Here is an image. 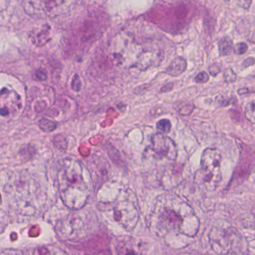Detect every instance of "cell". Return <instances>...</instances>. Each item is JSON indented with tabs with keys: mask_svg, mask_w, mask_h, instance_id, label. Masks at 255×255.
I'll return each instance as SVG.
<instances>
[{
	"mask_svg": "<svg viewBox=\"0 0 255 255\" xmlns=\"http://www.w3.org/2000/svg\"><path fill=\"white\" fill-rule=\"evenodd\" d=\"M151 225L159 237L176 234L194 237L200 228L199 219L191 206L177 195L168 194L158 198Z\"/></svg>",
	"mask_w": 255,
	"mask_h": 255,
	"instance_id": "6da1fadb",
	"label": "cell"
},
{
	"mask_svg": "<svg viewBox=\"0 0 255 255\" xmlns=\"http://www.w3.org/2000/svg\"><path fill=\"white\" fill-rule=\"evenodd\" d=\"M57 179L61 198L67 207L76 210L85 205L90 195V186L85 180L78 160L69 157L59 161Z\"/></svg>",
	"mask_w": 255,
	"mask_h": 255,
	"instance_id": "7a4b0ae2",
	"label": "cell"
},
{
	"mask_svg": "<svg viewBox=\"0 0 255 255\" xmlns=\"http://www.w3.org/2000/svg\"><path fill=\"white\" fill-rule=\"evenodd\" d=\"M221 162L222 155L218 149L207 148L203 152L201 168L196 173L195 179L199 180L207 190H215L222 180Z\"/></svg>",
	"mask_w": 255,
	"mask_h": 255,
	"instance_id": "3957f363",
	"label": "cell"
},
{
	"mask_svg": "<svg viewBox=\"0 0 255 255\" xmlns=\"http://www.w3.org/2000/svg\"><path fill=\"white\" fill-rule=\"evenodd\" d=\"M212 249L219 255H228L237 248L241 236L233 227H213L210 234Z\"/></svg>",
	"mask_w": 255,
	"mask_h": 255,
	"instance_id": "277c9868",
	"label": "cell"
},
{
	"mask_svg": "<svg viewBox=\"0 0 255 255\" xmlns=\"http://www.w3.org/2000/svg\"><path fill=\"white\" fill-rule=\"evenodd\" d=\"M150 150L158 159L175 161L177 156V146L170 137L163 133L154 134L151 138Z\"/></svg>",
	"mask_w": 255,
	"mask_h": 255,
	"instance_id": "5b68a950",
	"label": "cell"
},
{
	"mask_svg": "<svg viewBox=\"0 0 255 255\" xmlns=\"http://www.w3.org/2000/svg\"><path fill=\"white\" fill-rule=\"evenodd\" d=\"M21 98L20 95L8 87H3L1 90V110L2 117L7 118L21 109Z\"/></svg>",
	"mask_w": 255,
	"mask_h": 255,
	"instance_id": "8992f818",
	"label": "cell"
},
{
	"mask_svg": "<svg viewBox=\"0 0 255 255\" xmlns=\"http://www.w3.org/2000/svg\"><path fill=\"white\" fill-rule=\"evenodd\" d=\"M163 58V52L161 49L151 48L143 50L132 67L138 68L140 71H146L149 68L160 65Z\"/></svg>",
	"mask_w": 255,
	"mask_h": 255,
	"instance_id": "52a82bcc",
	"label": "cell"
},
{
	"mask_svg": "<svg viewBox=\"0 0 255 255\" xmlns=\"http://www.w3.org/2000/svg\"><path fill=\"white\" fill-rule=\"evenodd\" d=\"M50 34H51V27L48 23H45L41 27L36 28L32 30L29 38L35 46L42 47L50 41Z\"/></svg>",
	"mask_w": 255,
	"mask_h": 255,
	"instance_id": "ba28073f",
	"label": "cell"
},
{
	"mask_svg": "<svg viewBox=\"0 0 255 255\" xmlns=\"http://www.w3.org/2000/svg\"><path fill=\"white\" fill-rule=\"evenodd\" d=\"M187 65V62L184 58L180 56L174 58L167 68L166 74L171 77H178L186 71Z\"/></svg>",
	"mask_w": 255,
	"mask_h": 255,
	"instance_id": "9c48e42d",
	"label": "cell"
},
{
	"mask_svg": "<svg viewBox=\"0 0 255 255\" xmlns=\"http://www.w3.org/2000/svg\"><path fill=\"white\" fill-rule=\"evenodd\" d=\"M234 48L232 41L228 37H224L219 41V54L221 56H226L231 54Z\"/></svg>",
	"mask_w": 255,
	"mask_h": 255,
	"instance_id": "30bf717a",
	"label": "cell"
},
{
	"mask_svg": "<svg viewBox=\"0 0 255 255\" xmlns=\"http://www.w3.org/2000/svg\"><path fill=\"white\" fill-rule=\"evenodd\" d=\"M38 128H40L41 130L44 132H51L53 131L56 130L57 128V125L53 121L49 120V119H40L37 122Z\"/></svg>",
	"mask_w": 255,
	"mask_h": 255,
	"instance_id": "8fae6325",
	"label": "cell"
},
{
	"mask_svg": "<svg viewBox=\"0 0 255 255\" xmlns=\"http://www.w3.org/2000/svg\"><path fill=\"white\" fill-rule=\"evenodd\" d=\"M245 116L249 122L255 124V99L246 105Z\"/></svg>",
	"mask_w": 255,
	"mask_h": 255,
	"instance_id": "7c38bea8",
	"label": "cell"
},
{
	"mask_svg": "<svg viewBox=\"0 0 255 255\" xmlns=\"http://www.w3.org/2000/svg\"><path fill=\"white\" fill-rule=\"evenodd\" d=\"M36 150L33 146L31 144H23L19 150V154L20 156L23 158H27L28 159L31 157V156L35 155Z\"/></svg>",
	"mask_w": 255,
	"mask_h": 255,
	"instance_id": "4fadbf2b",
	"label": "cell"
},
{
	"mask_svg": "<svg viewBox=\"0 0 255 255\" xmlns=\"http://www.w3.org/2000/svg\"><path fill=\"white\" fill-rule=\"evenodd\" d=\"M156 128L161 133H168L171 129V122L168 119H161L156 123Z\"/></svg>",
	"mask_w": 255,
	"mask_h": 255,
	"instance_id": "5bb4252c",
	"label": "cell"
},
{
	"mask_svg": "<svg viewBox=\"0 0 255 255\" xmlns=\"http://www.w3.org/2000/svg\"><path fill=\"white\" fill-rule=\"evenodd\" d=\"M33 80L35 81L44 82L47 80V72L44 68H38L34 71Z\"/></svg>",
	"mask_w": 255,
	"mask_h": 255,
	"instance_id": "9a60e30c",
	"label": "cell"
},
{
	"mask_svg": "<svg viewBox=\"0 0 255 255\" xmlns=\"http://www.w3.org/2000/svg\"><path fill=\"white\" fill-rule=\"evenodd\" d=\"M224 80H225V83H234L237 80V74L234 73V71L231 68H227L224 71Z\"/></svg>",
	"mask_w": 255,
	"mask_h": 255,
	"instance_id": "2e32d148",
	"label": "cell"
},
{
	"mask_svg": "<svg viewBox=\"0 0 255 255\" xmlns=\"http://www.w3.org/2000/svg\"><path fill=\"white\" fill-rule=\"evenodd\" d=\"M121 247L125 248V249H122V253L124 254V255H141V252L139 251L136 250L135 249V246L134 245H127L125 246V245L124 246H121Z\"/></svg>",
	"mask_w": 255,
	"mask_h": 255,
	"instance_id": "e0dca14e",
	"label": "cell"
},
{
	"mask_svg": "<svg viewBox=\"0 0 255 255\" xmlns=\"http://www.w3.org/2000/svg\"><path fill=\"white\" fill-rule=\"evenodd\" d=\"M71 89L76 92H80V91L81 90L82 82L81 80H80V76H79L78 74H75L72 78V81H71Z\"/></svg>",
	"mask_w": 255,
	"mask_h": 255,
	"instance_id": "ac0fdd59",
	"label": "cell"
},
{
	"mask_svg": "<svg viewBox=\"0 0 255 255\" xmlns=\"http://www.w3.org/2000/svg\"><path fill=\"white\" fill-rule=\"evenodd\" d=\"M248 50V46L246 43L240 42L236 44L234 48V53L237 55H243L246 53Z\"/></svg>",
	"mask_w": 255,
	"mask_h": 255,
	"instance_id": "d6986e66",
	"label": "cell"
},
{
	"mask_svg": "<svg viewBox=\"0 0 255 255\" xmlns=\"http://www.w3.org/2000/svg\"><path fill=\"white\" fill-rule=\"evenodd\" d=\"M195 80L197 83H201V84L207 83V82L209 81L208 74L204 72V71L200 72L199 74L195 77Z\"/></svg>",
	"mask_w": 255,
	"mask_h": 255,
	"instance_id": "ffe728a7",
	"label": "cell"
},
{
	"mask_svg": "<svg viewBox=\"0 0 255 255\" xmlns=\"http://www.w3.org/2000/svg\"><path fill=\"white\" fill-rule=\"evenodd\" d=\"M221 71H222V67L219 64H213L209 67V72L213 77H216Z\"/></svg>",
	"mask_w": 255,
	"mask_h": 255,
	"instance_id": "44dd1931",
	"label": "cell"
},
{
	"mask_svg": "<svg viewBox=\"0 0 255 255\" xmlns=\"http://www.w3.org/2000/svg\"><path fill=\"white\" fill-rule=\"evenodd\" d=\"M255 59L254 58L250 57L246 59V60L243 62V63L242 64V67L243 68H248V67L252 66V65H255Z\"/></svg>",
	"mask_w": 255,
	"mask_h": 255,
	"instance_id": "7402d4cb",
	"label": "cell"
},
{
	"mask_svg": "<svg viewBox=\"0 0 255 255\" xmlns=\"http://www.w3.org/2000/svg\"><path fill=\"white\" fill-rule=\"evenodd\" d=\"M173 86H174L173 83H168V84L165 85L161 89L160 92H170L173 89Z\"/></svg>",
	"mask_w": 255,
	"mask_h": 255,
	"instance_id": "603a6c76",
	"label": "cell"
},
{
	"mask_svg": "<svg viewBox=\"0 0 255 255\" xmlns=\"http://www.w3.org/2000/svg\"><path fill=\"white\" fill-rule=\"evenodd\" d=\"M249 41H250L252 44H255V32L249 38Z\"/></svg>",
	"mask_w": 255,
	"mask_h": 255,
	"instance_id": "cb8c5ba5",
	"label": "cell"
},
{
	"mask_svg": "<svg viewBox=\"0 0 255 255\" xmlns=\"http://www.w3.org/2000/svg\"><path fill=\"white\" fill-rule=\"evenodd\" d=\"M245 255V254H243V255Z\"/></svg>",
	"mask_w": 255,
	"mask_h": 255,
	"instance_id": "d4e9b609",
	"label": "cell"
}]
</instances>
